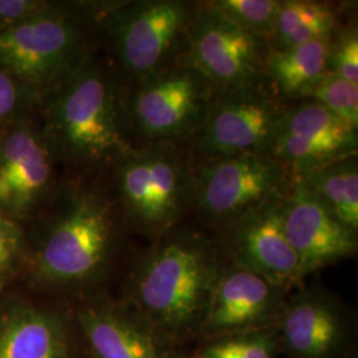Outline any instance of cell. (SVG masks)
<instances>
[{
    "instance_id": "cell-1",
    "label": "cell",
    "mask_w": 358,
    "mask_h": 358,
    "mask_svg": "<svg viewBox=\"0 0 358 358\" xmlns=\"http://www.w3.org/2000/svg\"><path fill=\"white\" fill-rule=\"evenodd\" d=\"M224 260L219 242L201 231L167 232L136 266L133 312L162 343L199 332Z\"/></svg>"
},
{
    "instance_id": "cell-2",
    "label": "cell",
    "mask_w": 358,
    "mask_h": 358,
    "mask_svg": "<svg viewBox=\"0 0 358 358\" xmlns=\"http://www.w3.org/2000/svg\"><path fill=\"white\" fill-rule=\"evenodd\" d=\"M125 97L115 73L90 57L52 90L48 122L59 153L76 166H115L134 149Z\"/></svg>"
},
{
    "instance_id": "cell-3",
    "label": "cell",
    "mask_w": 358,
    "mask_h": 358,
    "mask_svg": "<svg viewBox=\"0 0 358 358\" xmlns=\"http://www.w3.org/2000/svg\"><path fill=\"white\" fill-rule=\"evenodd\" d=\"M194 158L185 145L136 146L115 165L121 217L155 242L192 207Z\"/></svg>"
},
{
    "instance_id": "cell-4",
    "label": "cell",
    "mask_w": 358,
    "mask_h": 358,
    "mask_svg": "<svg viewBox=\"0 0 358 358\" xmlns=\"http://www.w3.org/2000/svg\"><path fill=\"white\" fill-rule=\"evenodd\" d=\"M121 213L99 189L69 192L38 251V276L57 285H80L97 279L115 247Z\"/></svg>"
},
{
    "instance_id": "cell-5",
    "label": "cell",
    "mask_w": 358,
    "mask_h": 358,
    "mask_svg": "<svg viewBox=\"0 0 358 358\" xmlns=\"http://www.w3.org/2000/svg\"><path fill=\"white\" fill-rule=\"evenodd\" d=\"M294 180L271 154L195 161L190 213L222 235L256 207L284 198Z\"/></svg>"
},
{
    "instance_id": "cell-6",
    "label": "cell",
    "mask_w": 358,
    "mask_h": 358,
    "mask_svg": "<svg viewBox=\"0 0 358 358\" xmlns=\"http://www.w3.org/2000/svg\"><path fill=\"white\" fill-rule=\"evenodd\" d=\"M125 92L129 131L136 148L186 146L201 127L217 90L182 56Z\"/></svg>"
},
{
    "instance_id": "cell-7",
    "label": "cell",
    "mask_w": 358,
    "mask_h": 358,
    "mask_svg": "<svg viewBox=\"0 0 358 358\" xmlns=\"http://www.w3.org/2000/svg\"><path fill=\"white\" fill-rule=\"evenodd\" d=\"M195 8L187 0H137L105 13L108 38L124 81L133 85L183 56Z\"/></svg>"
},
{
    "instance_id": "cell-8",
    "label": "cell",
    "mask_w": 358,
    "mask_h": 358,
    "mask_svg": "<svg viewBox=\"0 0 358 358\" xmlns=\"http://www.w3.org/2000/svg\"><path fill=\"white\" fill-rule=\"evenodd\" d=\"M87 43V19L51 6L0 32V69L55 90L90 59Z\"/></svg>"
},
{
    "instance_id": "cell-9",
    "label": "cell",
    "mask_w": 358,
    "mask_h": 358,
    "mask_svg": "<svg viewBox=\"0 0 358 358\" xmlns=\"http://www.w3.org/2000/svg\"><path fill=\"white\" fill-rule=\"evenodd\" d=\"M285 106L268 85L217 90L186 148L195 161L271 154Z\"/></svg>"
},
{
    "instance_id": "cell-10",
    "label": "cell",
    "mask_w": 358,
    "mask_h": 358,
    "mask_svg": "<svg viewBox=\"0 0 358 358\" xmlns=\"http://www.w3.org/2000/svg\"><path fill=\"white\" fill-rule=\"evenodd\" d=\"M268 43L241 29L207 0L195 1L183 57L217 90L267 85Z\"/></svg>"
},
{
    "instance_id": "cell-11",
    "label": "cell",
    "mask_w": 358,
    "mask_h": 358,
    "mask_svg": "<svg viewBox=\"0 0 358 358\" xmlns=\"http://www.w3.org/2000/svg\"><path fill=\"white\" fill-rule=\"evenodd\" d=\"M358 154V129L310 99L288 101L271 155L294 178Z\"/></svg>"
},
{
    "instance_id": "cell-12",
    "label": "cell",
    "mask_w": 358,
    "mask_h": 358,
    "mask_svg": "<svg viewBox=\"0 0 358 358\" xmlns=\"http://www.w3.org/2000/svg\"><path fill=\"white\" fill-rule=\"evenodd\" d=\"M288 294L226 257L199 332L215 340L275 329Z\"/></svg>"
},
{
    "instance_id": "cell-13",
    "label": "cell",
    "mask_w": 358,
    "mask_h": 358,
    "mask_svg": "<svg viewBox=\"0 0 358 358\" xmlns=\"http://www.w3.org/2000/svg\"><path fill=\"white\" fill-rule=\"evenodd\" d=\"M282 199L269 201L245 214L222 234L219 244L230 262L291 292L300 288L306 278L284 232Z\"/></svg>"
},
{
    "instance_id": "cell-14",
    "label": "cell",
    "mask_w": 358,
    "mask_h": 358,
    "mask_svg": "<svg viewBox=\"0 0 358 358\" xmlns=\"http://www.w3.org/2000/svg\"><path fill=\"white\" fill-rule=\"evenodd\" d=\"M282 219L304 278L357 252L358 231L343 223L300 179L282 199Z\"/></svg>"
},
{
    "instance_id": "cell-15",
    "label": "cell",
    "mask_w": 358,
    "mask_h": 358,
    "mask_svg": "<svg viewBox=\"0 0 358 358\" xmlns=\"http://www.w3.org/2000/svg\"><path fill=\"white\" fill-rule=\"evenodd\" d=\"M276 334L288 358H341L350 341V322L329 291L301 288L288 296Z\"/></svg>"
},
{
    "instance_id": "cell-16",
    "label": "cell",
    "mask_w": 358,
    "mask_h": 358,
    "mask_svg": "<svg viewBox=\"0 0 358 358\" xmlns=\"http://www.w3.org/2000/svg\"><path fill=\"white\" fill-rule=\"evenodd\" d=\"M78 321L96 358H167L162 341L133 310L92 306Z\"/></svg>"
},
{
    "instance_id": "cell-17",
    "label": "cell",
    "mask_w": 358,
    "mask_h": 358,
    "mask_svg": "<svg viewBox=\"0 0 358 358\" xmlns=\"http://www.w3.org/2000/svg\"><path fill=\"white\" fill-rule=\"evenodd\" d=\"M51 178L48 153L29 131L17 130L0 142V206L24 213Z\"/></svg>"
},
{
    "instance_id": "cell-18",
    "label": "cell",
    "mask_w": 358,
    "mask_h": 358,
    "mask_svg": "<svg viewBox=\"0 0 358 358\" xmlns=\"http://www.w3.org/2000/svg\"><path fill=\"white\" fill-rule=\"evenodd\" d=\"M353 3L324 0H282L275 26L268 38L269 48L287 50L315 40L332 38L346 23Z\"/></svg>"
},
{
    "instance_id": "cell-19",
    "label": "cell",
    "mask_w": 358,
    "mask_h": 358,
    "mask_svg": "<svg viewBox=\"0 0 358 358\" xmlns=\"http://www.w3.org/2000/svg\"><path fill=\"white\" fill-rule=\"evenodd\" d=\"M331 38L315 40L287 50L269 48L264 62L266 84L282 101L306 99L328 73Z\"/></svg>"
},
{
    "instance_id": "cell-20",
    "label": "cell",
    "mask_w": 358,
    "mask_h": 358,
    "mask_svg": "<svg viewBox=\"0 0 358 358\" xmlns=\"http://www.w3.org/2000/svg\"><path fill=\"white\" fill-rule=\"evenodd\" d=\"M0 358H68L63 322L35 309L13 313L0 328Z\"/></svg>"
},
{
    "instance_id": "cell-21",
    "label": "cell",
    "mask_w": 358,
    "mask_h": 358,
    "mask_svg": "<svg viewBox=\"0 0 358 358\" xmlns=\"http://www.w3.org/2000/svg\"><path fill=\"white\" fill-rule=\"evenodd\" d=\"M300 179L348 227L358 231V157H349Z\"/></svg>"
},
{
    "instance_id": "cell-22",
    "label": "cell",
    "mask_w": 358,
    "mask_h": 358,
    "mask_svg": "<svg viewBox=\"0 0 358 358\" xmlns=\"http://www.w3.org/2000/svg\"><path fill=\"white\" fill-rule=\"evenodd\" d=\"M217 11L256 38L268 43L282 0H207Z\"/></svg>"
},
{
    "instance_id": "cell-23",
    "label": "cell",
    "mask_w": 358,
    "mask_h": 358,
    "mask_svg": "<svg viewBox=\"0 0 358 358\" xmlns=\"http://www.w3.org/2000/svg\"><path fill=\"white\" fill-rule=\"evenodd\" d=\"M278 346L275 328L215 338L196 358H275Z\"/></svg>"
},
{
    "instance_id": "cell-24",
    "label": "cell",
    "mask_w": 358,
    "mask_h": 358,
    "mask_svg": "<svg viewBox=\"0 0 358 358\" xmlns=\"http://www.w3.org/2000/svg\"><path fill=\"white\" fill-rule=\"evenodd\" d=\"M306 99L321 103L346 124L358 129V84L328 72Z\"/></svg>"
},
{
    "instance_id": "cell-25",
    "label": "cell",
    "mask_w": 358,
    "mask_h": 358,
    "mask_svg": "<svg viewBox=\"0 0 358 358\" xmlns=\"http://www.w3.org/2000/svg\"><path fill=\"white\" fill-rule=\"evenodd\" d=\"M328 72L358 84V28L353 16L331 38Z\"/></svg>"
},
{
    "instance_id": "cell-26",
    "label": "cell",
    "mask_w": 358,
    "mask_h": 358,
    "mask_svg": "<svg viewBox=\"0 0 358 358\" xmlns=\"http://www.w3.org/2000/svg\"><path fill=\"white\" fill-rule=\"evenodd\" d=\"M51 6L36 0H0V32L44 13Z\"/></svg>"
},
{
    "instance_id": "cell-27",
    "label": "cell",
    "mask_w": 358,
    "mask_h": 358,
    "mask_svg": "<svg viewBox=\"0 0 358 358\" xmlns=\"http://www.w3.org/2000/svg\"><path fill=\"white\" fill-rule=\"evenodd\" d=\"M20 231L13 220L0 215V268L8 266L19 251Z\"/></svg>"
},
{
    "instance_id": "cell-28",
    "label": "cell",
    "mask_w": 358,
    "mask_h": 358,
    "mask_svg": "<svg viewBox=\"0 0 358 358\" xmlns=\"http://www.w3.org/2000/svg\"><path fill=\"white\" fill-rule=\"evenodd\" d=\"M17 103V90L13 77L0 69V120L13 113Z\"/></svg>"
},
{
    "instance_id": "cell-29",
    "label": "cell",
    "mask_w": 358,
    "mask_h": 358,
    "mask_svg": "<svg viewBox=\"0 0 358 358\" xmlns=\"http://www.w3.org/2000/svg\"><path fill=\"white\" fill-rule=\"evenodd\" d=\"M195 358H196V357H195Z\"/></svg>"
}]
</instances>
